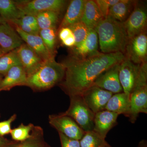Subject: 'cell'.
I'll use <instances>...</instances> for the list:
<instances>
[{"label": "cell", "instance_id": "6da1fadb", "mask_svg": "<svg viewBox=\"0 0 147 147\" xmlns=\"http://www.w3.org/2000/svg\"><path fill=\"white\" fill-rule=\"evenodd\" d=\"M125 56L123 53H98L84 58L72 57L65 61V74L60 86L69 96L82 95L93 85L96 78L108 69L120 63Z\"/></svg>", "mask_w": 147, "mask_h": 147}, {"label": "cell", "instance_id": "7a4b0ae2", "mask_svg": "<svg viewBox=\"0 0 147 147\" xmlns=\"http://www.w3.org/2000/svg\"><path fill=\"white\" fill-rule=\"evenodd\" d=\"M94 30L97 34L101 53L124 55L129 39L123 23L107 16Z\"/></svg>", "mask_w": 147, "mask_h": 147}, {"label": "cell", "instance_id": "3957f363", "mask_svg": "<svg viewBox=\"0 0 147 147\" xmlns=\"http://www.w3.org/2000/svg\"><path fill=\"white\" fill-rule=\"evenodd\" d=\"M65 67L55 61V57L45 61L34 72L27 77L26 86L34 91L49 90L63 80Z\"/></svg>", "mask_w": 147, "mask_h": 147}, {"label": "cell", "instance_id": "277c9868", "mask_svg": "<svg viewBox=\"0 0 147 147\" xmlns=\"http://www.w3.org/2000/svg\"><path fill=\"white\" fill-rule=\"evenodd\" d=\"M130 112L129 118L132 123L140 113H147V64H142L139 76L130 93Z\"/></svg>", "mask_w": 147, "mask_h": 147}, {"label": "cell", "instance_id": "5b68a950", "mask_svg": "<svg viewBox=\"0 0 147 147\" xmlns=\"http://www.w3.org/2000/svg\"><path fill=\"white\" fill-rule=\"evenodd\" d=\"M69 98L68 109L60 113L61 115L71 117L86 132L93 130L94 113L87 106L82 95L72 96Z\"/></svg>", "mask_w": 147, "mask_h": 147}, {"label": "cell", "instance_id": "8992f818", "mask_svg": "<svg viewBox=\"0 0 147 147\" xmlns=\"http://www.w3.org/2000/svg\"><path fill=\"white\" fill-rule=\"evenodd\" d=\"M18 8L25 15L36 16L47 11L60 13L65 5L63 0H33L16 2Z\"/></svg>", "mask_w": 147, "mask_h": 147}, {"label": "cell", "instance_id": "52a82bcc", "mask_svg": "<svg viewBox=\"0 0 147 147\" xmlns=\"http://www.w3.org/2000/svg\"><path fill=\"white\" fill-rule=\"evenodd\" d=\"M49 122L58 131L71 139L80 141L86 133L73 119L68 116L59 115H50Z\"/></svg>", "mask_w": 147, "mask_h": 147}, {"label": "cell", "instance_id": "ba28073f", "mask_svg": "<svg viewBox=\"0 0 147 147\" xmlns=\"http://www.w3.org/2000/svg\"><path fill=\"white\" fill-rule=\"evenodd\" d=\"M147 13L146 6L136 2L127 19L123 22L129 39L146 31Z\"/></svg>", "mask_w": 147, "mask_h": 147}, {"label": "cell", "instance_id": "9c48e42d", "mask_svg": "<svg viewBox=\"0 0 147 147\" xmlns=\"http://www.w3.org/2000/svg\"><path fill=\"white\" fill-rule=\"evenodd\" d=\"M124 55L126 59L136 64L147 62L146 32L129 40Z\"/></svg>", "mask_w": 147, "mask_h": 147}, {"label": "cell", "instance_id": "30bf717a", "mask_svg": "<svg viewBox=\"0 0 147 147\" xmlns=\"http://www.w3.org/2000/svg\"><path fill=\"white\" fill-rule=\"evenodd\" d=\"M141 64H136L125 58L120 63L119 76L123 92L130 96L139 76Z\"/></svg>", "mask_w": 147, "mask_h": 147}, {"label": "cell", "instance_id": "8fae6325", "mask_svg": "<svg viewBox=\"0 0 147 147\" xmlns=\"http://www.w3.org/2000/svg\"><path fill=\"white\" fill-rule=\"evenodd\" d=\"M113 94L101 88L92 86L82 95L87 106L94 114L104 110Z\"/></svg>", "mask_w": 147, "mask_h": 147}, {"label": "cell", "instance_id": "7c38bea8", "mask_svg": "<svg viewBox=\"0 0 147 147\" xmlns=\"http://www.w3.org/2000/svg\"><path fill=\"white\" fill-rule=\"evenodd\" d=\"M120 63L113 66L102 72L95 80L93 86L112 93L113 94L123 92L119 76Z\"/></svg>", "mask_w": 147, "mask_h": 147}, {"label": "cell", "instance_id": "4fadbf2b", "mask_svg": "<svg viewBox=\"0 0 147 147\" xmlns=\"http://www.w3.org/2000/svg\"><path fill=\"white\" fill-rule=\"evenodd\" d=\"M16 50L21 65L27 76L38 69L45 61L25 42Z\"/></svg>", "mask_w": 147, "mask_h": 147}, {"label": "cell", "instance_id": "5bb4252c", "mask_svg": "<svg viewBox=\"0 0 147 147\" xmlns=\"http://www.w3.org/2000/svg\"><path fill=\"white\" fill-rule=\"evenodd\" d=\"M24 42L11 24L5 23L0 25V49L4 54L16 50Z\"/></svg>", "mask_w": 147, "mask_h": 147}, {"label": "cell", "instance_id": "9a60e30c", "mask_svg": "<svg viewBox=\"0 0 147 147\" xmlns=\"http://www.w3.org/2000/svg\"><path fill=\"white\" fill-rule=\"evenodd\" d=\"M119 115L104 110L95 114L93 131L105 139L111 129L117 125Z\"/></svg>", "mask_w": 147, "mask_h": 147}, {"label": "cell", "instance_id": "2e32d148", "mask_svg": "<svg viewBox=\"0 0 147 147\" xmlns=\"http://www.w3.org/2000/svg\"><path fill=\"white\" fill-rule=\"evenodd\" d=\"M98 40L97 33L94 29H89L85 39L73 47V57L84 58L98 53Z\"/></svg>", "mask_w": 147, "mask_h": 147}, {"label": "cell", "instance_id": "e0dca14e", "mask_svg": "<svg viewBox=\"0 0 147 147\" xmlns=\"http://www.w3.org/2000/svg\"><path fill=\"white\" fill-rule=\"evenodd\" d=\"M4 76L0 84V91H9L16 86H26L28 76L22 65L11 67Z\"/></svg>", "mask_w": 147, "mask_h": 147}, {"label": "cell", "instance_id": "ac0fdd59", "mask_svg": "<svg viewBox=\"0 0 147 147\" xmlns=\"http://www.w3.org/2000/svg\"><path fill=\"white\" fill-rule=\"evenodd\" d=\"M15 29L25 43L34 50L44 61L55 57L47 50L39 35L30 34L24 32L18 27Z\"/></svg>", "mask_w": 147, "mask_h": 147}, {"label": "cell", "instance_id": "d6986e66", "mask_svg": "<svg viewBox=\"0 0 147 147\" xmlns=\"http://www.w3.org/2000/svg\"><path fill=\"white\" fill-rule=\"evenodd\" d=\"M105 110L129 117L130 112L129 96L123 92L113 94L108 100Z\"/></svg>", "mask_w": 147, "mask_h": 147}, {"label": "cell", "instance_id": "ffe728a7", "mask_svg": "<svg viewBox=\"0 0 147 147\" xmlns=\"http://www.w3.org/2000/svg\"><path fill=\"white\" fill-rule=\"evenodd\" d=\"M104 18L95 1L86 0L81 21L86 25L88 28L94 29Z\"/></svg>", "mask_w": 147, "mask_h": 147}, {"label": "cell", "instance_id": "44dd1931", "mask_svg": "<svg viewBox=\"0 0 147 147\" xmlns=\"http://www.w3.org/2000/svg\"><path fill=\"white\" fill-rule=\"evenodd\" d=\"M86 0L71 1L61 23L60 28L68 27L81 21Z\"/></svg>", "mask_w": 147, "mask_h": 147}, {"label": "cell", "instance_id": "7402d4cb", "mask_svg": "<svg viewBox=\"0 0 147 147\" xmlns=\"http://www.w3.org/2000/svg\"><path fill=\"white\" fill-rule=\"evenodd\" d=\"M136 2L130 0H119L110 9L108 16L123 23L132 12Z\"/></svg>", "mask_w": 147, "mask_h": 147}, {"label": "cell", "instance_id": "603a6c76", "mask_svg": "<svg viewBox=\"0 0 147 147\" xmlns=\"http://www.w3.org/2000/svg\"><path fill=\"white\" fill-rule=\"evenodd\" d=\"M24 15L18 8L16 2L11 0H0V16L6 23L11 24Z\"/></svg>", "mask_w": 147, "mask_h": 147}, {"label": "cell", "instance_id": "cb8c5ba5", "mask_svg": "<svg viewBox=\"0 0 147 147\" xmlns=\"http://www.w3.org/2000/svg\"><path fill=\"white\" fill-rule=\"evenodd\" d=\"M59 12L47 11L38 14L36 18L40 30L55 28L59 20Z\"/></svg>", "mask_w": 147, "mask_h": 147}, {"label": "cell", "instance_id": "d4e9b609", "mask_svg": "<svg viewBox=\"0 0 147 147\" xmlns=\"http://www.w3.org/2000/svg\"><path fill=\"white\" fill-rule=\"evenodd\" d=\"M16 65H21L16 49L0 57V74L4 76L10 68Z\"/></svg>", "mask_w": 147, "mask_h": 147}, {"label": "cell", "instance_id": "484cf974", "mask_svg": "<svg viewBox=\"0 0 147 147\" xmlns=\"http://www.w3.org/2000/svg\"><path fill=\"white\" fill-rule=\"evenodd\" d=\"M81 147H107L109 144L94 131H87L79 141Z\"/></svg>", "mask_w": 147, "mask_h": 147}, {"label": "cell", "instance_id": "4316f807", "mask_svg": "<svg viewBox=\"0 0 147 147\" xmlns=\"http://www.w3.org/2000/svg\"><path fill=\"white\" fill-rule=\"evenodd\" d=\"M35 127L32 123L28 125L21 123L18 127L11 129L10 133L11 138L16 142H24L32 137Z\"/></svg>", "mask_w": 147, "mask_h": 147}, {"label": "cell", "instance_id": "83f0119b", "mask_svg": "<svg viewBox=\"0 0 147 147\" xmlns=\"http://www.w3.org/2000/svg\"><path fill=\"white\" fill-rule=\"evenodd\" d=\"M39 35L46 47L52 55L54 52L57 42V30L55 28L40 30Z\"/></svg>", "mask_w": 147, "mask_h": 147}, {"label": "cell", "instance_id": "f1b7e54d", "mask_svg": "<svg viewBox=\"0 0 147 147\" xmlns=\"http://www.w3.org/2000/svg\"><path fill=\"white\" fill-rule=\"evenodd\" d=\"M43 130L40 127L35 126L30 138L17 144L13 147H42Z\"/></svg>", "mask_w": 147, "mask_h": 147}, {"label": "cell", "instance_id": "f546056e", "mask_svg": "<svg viewBox=\"0 0 147 147\" xmlns=\"http://www.w3.org/2000/svg\"><path fill=\"white\" fill-rule=\"evenodd\" d=\"M10 24L18 27L21 30L32 28L38 32L40 30L36 18L35 16L32 15L24 14L21 18L15 20Z\"/></svg>", "mask_w": 147, "mask_h": 147}, {"label": "cell", "instance_id": "4dcf8cb0", "mask_svg": "<svg viewBox=\"0 0 147 147\" xmlns=\"http://www.w3.org/2000/svg\"><path fill=\"white\" fill-rule=\"evenodd\" d=\"M68 27L71 30L75 38V45L74 46L78 45L85 39L89 30L81 21L76 22Z\"/></svg>", "mask_w": 147, "mask_h": 147}, {"label": "cell", "instance_id": "1f68e13d", "mask_svg": "<svg viewBox=\"0 0 147 147\" xmlns=\"http://www.w3.org/2000/svg\"><path fill=\"white\" fill-rule=\"evenodd\" d=\"M97 5L102 16L104 18L108 16L109 10L119 0H96L94 1Z\"/></svg>", "mask_w": 147, "mask_h": 147}, {"label": "cell", "instance_id": "d6a6232c", "mask_svg": "<svg viewBox=\"0 0 147 147\" xmlns=\"http://www.w3.org/2000/svg\"><path fill=\"white\" fill-rule=\"evenodd\" d=\"M16 114H13L7 120L0 122V136L3 137L5 135L10 134L11 131V124L16 118Z\"/></svg>", "mask_w": 147, "mask_h": 147}, {"label": "cell", "instance_id": "836d02e7", "mask_svg": "<svg viewBox=\"0 0 147 147\" xmlns=\"http://www.w3.org/2000/svg\"><path fill=\"white\" fill-rule=\"evenodd\" d=\"M61 147H81L79 140L72 139L59 133Z\"/></svg>", "mask_w": 147, "mask_h": 147}, {"label": "cell", "instance_id": "e575fe53", "mask_svg": "<svg viewBox=\"0 0 147 147\" xmlns=\"http://www.w3.org/2000/svg\"><path fill=\"white\" fill-rule=\"evenodd\" d=\"M73 34L71 30L68 27H65L60 29L59 32V36L62 41L64 40Z\"/></svg>", "mask_w": 147, "mask_h": 147}, {"label": "cell", "instance_id": "d590c367", "mask_svg": "<svg viewBox=\"0 0 147 147\" xmlns=\"http://www.w3.org/2000/svg\"><path fill=\"white\" fill-rule=\"evenodd\" d=\"M16 144L15 142L0 136V147H13Z\"/></svg>", "mask_w": 147, "mask_h": 147}, {"label": "cell", "instance_id": "8d00e7d4", "mask_svg": "<svg viewBox=\"0 0 147 147\" xmlns=\"http://www.w3.org/2000/svg\"><path fill=\"white\" fill-rule=\"evenodd\" d=\"M63 44L66 46L68 47H73L75 45V38L73 34L68 37L62 41Z\"/></svg>", "mask_w": 147, "mask_h": 147}, {"label": "cell", "instance_id": "74e56055", "mask_svg": "<svg viewBox=\"0 0 147 147\" xmlns=\"http://www.w3.org/2000/svg\"><path fill=\"white\" fill-rule=\"evenodd\" d=\"M138 147H147L146 141L143 140L139 143Z\"/></svg>", "mask_w": 147, "mask_h": 147}, {"label": "cell", "instance_id": "f35d334b", "mask_svg": "<svg viewBox=\"0 0 147 147\" xmlns=\"http://www.w3.org/2000/svg\"><path fill=\"white\" fill-rule=\"evenodd\" d=\"M6 23V22H5L1 18V17L0 16V25L1 24H5V23Z\"/></svg>", "mask_w": 147, "mask_h": 147}, {"label": "cell", "instance_id": "ab89813d", "mask_svg": "<svg viewBox=\"0 0 147 147\" xmlns=\"http://www.w3.org/2000/svg\"><path fill=\"white\" fill-rule=\"evenodd\" d=\"M3 55H4V53H3L2 50L0 49V57H1V56H2Z\"/></svg>", "mask_w": 147, "mask_h": 147}, {"label": "cell", "instance_id": "60d3db41", "mask_svg": "<svg viewBox=\"0 0 147 147\" xmlns=\"http://www.w3.org/2000/svg\"><path fill=\"white\" fill-rule=\"evenodd\" d=\"M3 75H1V74H0V84H1V82L3 78ZM1 117V116H0Z\"/></svg>", "mask_w": 147, "mask_h": 147}, {"label": "cell", "instance_id": "b9f144b4", "mask_svg": "<svg viewBox=\"0 0 147 147\" xmlns=\"http://www.w3.org/2000/svg\"><path fill=\"white\" fill-rule=\"evenodd\" d=\"M107 147H111V146H110V145H108V146H107Z\"/></svg>", "mask_w": 147, "mask_h": 147}, {"label": "cell", "instance_id": "7bdbcfd3", "mask_svg": "<svg viewBox=\"0 0 147 147\" xmlns=\"http://www.w3.org/2000/svg\"></svg>", "mask_w": 147, "mask_h": 147}]
</instances>
